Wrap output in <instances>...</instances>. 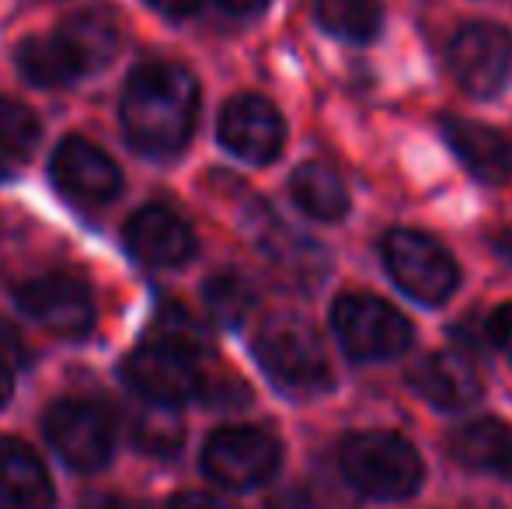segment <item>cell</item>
Instances as JSON below:
<instances>
[{
    "label": "cell",
    "instance_id": "5b68a950",
    "mask_svg": "<svg viewBox=\"0 0 512 509\" xmlns=\"http://www.w3.org/2000/svg\"><path fill=\"white\" fill-rule=\"evenodd\" d=\"M384 262L394 283L418 304H443L460 283L453 255L422 231H391L384 238Z\"/></svg>",
    "mask_w": 512,
    "mask_h": 509
},
{
    "label": "cell",
    "instance_id": "484cf974",
    "mask_svg": "<svg viewBox=\"0 0 512 509\" xmlns=\"http://www.w3.org/2000/svg\"><path fill=\"white\" fill-rule=\"evenodd\" d=\"M269 509H331V506L314 489H307V485H293V489L276 492Z\"/></svg>",
    "mask_w": 512,
    "mask_h": 509
},
{
    "label": "cell",
    "instance_id": "f546056e",
    "mask_svg": "<svg viewBox=\"0 0 512 509\" xmlns=\"http://www.w3.org/2000/svg\"><path fill=\"white\" fill-rule=\"evenodd\" d=\"M216 4L223 7V11L230 14H241V18H248V14H258L269 7V0H216Z\"/></svg>",
    "mask_w": 512,
    "mask_h": 509
},
{
    "label": "cell",
    "instance_id": "6da1fadb",
    "mask_svg": "<svg viewBox=\"0 0 512 509\" xmlns=\"http://www.w3.org/2000/svg\"><path fill=\"white\" fill-rule=\"evenodd\" d=\"M122 129L140 154L168 157L189 143L199 119V84L178 63H143L122 91Z\"/></svg>",
    "mask_w": 512,
    "mask_h": 509
},
{
    "label": "cell",
    "instance_id": "e0dca14e",
    "mask_svg": "<svg viewBox=\"0 0 512 509\" xmlns=\"http://www.w3.org/2000/svg\"><path fill=\"white\" fill-rule=\"evenodd\" d=\"M450 450L464 468L499 475L512 482V429L499 419H474L460 426Z\"/></svg>",
    "mask_w": 512,
    "mask_h": 509
},
{
    "label": "cell",
    "instance_id": "ffe728a7",
    "mask_svg": "<svg viewBox=\"0 0 512 509\" xmlns=\"http://www.w3.org/2000/svg\"><path fill=\"white\" fill-rule=\"evenodd\" d=\"M14 60H18L21 77L28 84H39V88H63V84H74L81 77V70L74 67V60H70V53L56 35L25 39Z\"/></svg>",
    "mask_w": 512,
    "mask_h": 509
},
{
    "label": "cell",
    "instance_id": "f1b7e54d",
    "mask_svg": "<svg viewBox=\"0 0 512 509\" xmlns=\"http://www.w3.org/2000/svg\"><path fill=\"white\" fill-rule=\"evenodd\" d=\"M147 4L168 14V18H189V14H196L203 7V0H147Z\"/></svg>",
    "mask_w": 512,
    "mask_h": 509
},
{
    "label": "cell",
    "instance_id": "4dcf8cb0",
    "mask_svg": "<svg viewBox=\"0 0 512 509\" xmlns=\"http://www.w3.org/2000/svg\"><path fill=\"white\" fill-rule=\"evenodd\" d=\"M495 252H499L512 265V227H509V231H502L499 238H495Z\"/></svg>",
    "mask_w": 512,
    "mask_h": 509
},
{
    "label": "cell",
    "instance_id": "277c9868",
    "mask_svg": "<svg viewBox=\"0 0 512 509\" xmlns=\"http://www.w3.org/2000/svg\"><path fill=\"white\" fill-rule=\"evenodd\" d=\"M331 328L352 360H391L405 353L415 339L405 314L370 293L338 297L331 307Z\"/></svg>",
    "mask_w": 512,
    "mask_h": 509
},
{
    "label": "cell",
    "instance_id": "8fae6325",
    "mask_svg": "<svg viewBox=\"0 0 512 509\" xmlns=\"http://www.w3.org/2000/svg\"><path fill=\"white\" fill-rule=\"evenodd\" d=\"M220 143L248 164H269L286 143L279 109L262 95H237L220 112Z\"/></svg>",
    "mask_w": 512,
    "mask_h": 509
},
{
    "label": "cell",
    "instance_id": "44dd1931",
    "mask_svg": "<svg viewBox=\"0 0 512 509\" xmlns=\"http://www.w3.org/2000/svg\"><path fill=\"white\" fill-rule=\"evenodd\" d=\"M129 433L140 450L154 457H168L182 447V419H178V405H161V401L140 398L129 415Z\"/></svg>",
    "mask_w": 512,
    "mask_h": 509
},
{
    "label": "cell",
    "instance_id": "ac0fdd59",
    "mask_svg": "<svg viewBox=\"0 0 512 509\" xmlns=\"http://www.w3.org/2000/svg\"><path fill=\"white\" fill-rule=\"evenodd\" d=\"M56 39L63 42V49L70 53L74 67L81 74H95L102 70L108 60L119 49V32H115V21L105 11H77L70 14L60 25Z\"/></svg>",
    "mask_w": 512,
    "mask_h": 509
},
{
    "label": "cell",
    "instance_id": "9c48e42d",
    "mask_svg": "<svg viewBox=\"0 0 512 509\" xmlns=\"http://www.w3.org/2000/svg\"><path fill=\"white\" fill-rule=\"evenodd\" d=\"M126 381L140 398L161 401V405H182V401L203 394V370L199 356L182 353L168 342H147L126 360Z\"/></svg>",
    "mask_w": 512,
    "mask_h": 509
},
{
    "label": "cell",
    "instance_id": "5bb4252c",
    "mask_svg": "<svg viewBox=\"0 0 512 509\" xmlns=\"http://www.w3.org/2000/svg\"><path fill=\"white\" fill-rule=\"evenodd\" d=\"M408 384L443 412H460L481 398V377L474 363L460 353H450V349L418 360L408 374Z\"/></svg>",
    "mask_w": 512,
    "mask_h": 509
},
{
    "label": "cell",
    "instance_id": "cb8c5ba5",
    "mask_svg": "<svg viewBox=\"0 0 512 509\" xmlns=\"http://www.w3.org/2000/svg\"><path fill=\"white\" fill-rule=\"evenodd\" d=\"M251 304H255V297H251L248 283L237 276H213L206 283V307L209 314H213L216 321H223V325H241L244 318H248Z\"/></svg>",
    "mask_w": 512,
    "mask_h": 509
},
{
    "label": "cell",
    "instance_id": "8992f818",
    "mask_svg": "<svg viewBox=\"0 0 512 509\" xmlns=\"http://www.w3.org/2000/svg\"><path fill=\"white\" fill-rule=\"evenodd\" d=\"M283 447L269 429L258 426H227L216 429L203 447V468L223 489H255L269 482L279 468Z\"/></svg>",
    "mask_w": 512,
    "mask_h": 509
},
{
    "label": "cell",
    "instance_id": "ba28073f",
    "mask_svg": "<svg viewBox=\"0 0 512 509\" xmlns=\"http://www.w3.org/2000/svg\"><path fill=\"white\" fill-rule=\"evenodd\" d=\"M18 304L35 325L63 339H84L95 328V297L77 276H39L18 290Z\"/></svg>",
    "mask_w": 512,
    "mask_h": 509
},
{
    "label": "cell",
    "instance_id": "7c38bea8",
    "mask_svg": "<svg viewBox=\"0 0 512 509\" xmlns=\"http://www.w3.org/2000/svg\"><path fill=\"white\" fill-rule=\"evenodd\" d=\"M53 178L81 203H108L122 192V175L102 147L84 136H67L53 154Z\"/></svg>",
    "mask_w": 512,
    "mask_h": 509
},
{
    "label": "cell",
    "instance_id": "603a6c76",
    "mask_svg": "<svg viewBox=\"0 0 512 509\" xmlns=\"http://www.w3.org/2000/svg\"><path fill=\"white\" fill-rule=\"evenodd\" d=\"M39 143V116L14 98H0V164H21Z\"/></svg>",
    "mask_w": 512,
    "mask_h": 509
},
{
    "label": "cell",
    "instance_id": "7a4b0ae2",
    "mask_svg": "<svg viewBox=\"0 0 512 509\" xmlns=\"http://www.w3.org/2000/svg\"><path fill=\"white\" fill-rule=\"evenodd\" d=\"M342 475L356 492L384 503H398L418 492L422 485V457L398 433H356L338 450Z\"/></svg>",
    "mask_w": 512,
    "mask_h": 509
},
{
    "label": "cell",
    "instance_id": "d4e9b609",
    "mask_svg": "<svg viewBox=\"0 0 512 509\" xmlns=\"http://www.w3.org/2000/svg\"><path fill=\"white\" fill-rule=\"evenodd\" d=\"M157 342H168V346L182 349V353H206V335L203 328L196 325V318H192L189 311H182V307H171V311H164L161 318H157Z\"/></svg>",
    "mask_w": 512,
    "mask_h": 509
},
{
    "label": "cell",
    "instance_id": "83f0119b",
    "mask_svg": "<svg viewBox=\"0 0 512 509\" xmlns=\"http://www.w3.org/2000/svg\"><path fill=\"white\" fill-rule=\"evenodd\" d=\"M168 509H234V506H227L223 499L209 496V492H182V496L171 499Z\"/></svg>",
    "mask_w": 512,
    "mask_h": 509
},
{
    "label": "cell",
    "instance_id": "2e32d148",
    "mask_svg": "<svg viewBox=\"0 0 512 509\" xmlns=\"http://www.w3.org/2000/svg\"><path fill=\"white\" fill-rule=\"evenodd\" d=\"M0 499L18 509H53V482L46 464L21 440H0Z\"/></svg>",
    "mask_w": 512,
    "mask_h": 509
},
{
    "label": "cell",
    "instance_id": "d6986e66",
    "mask_svg": "<svg viewBox=\"0 0 512 509\" xmlns=\"http://www.w3.org/2000/svg\"><path fill=\"white\" fill-rule=\"evenodd\" d=\"M293 203L314 220H342L349 213V192H345L342 178L324 164H300L290 178Z\"/></svg>",
    "mask_w": 512,
    "mask_h": 509
},
{
    "label": "cell",
    "instance_id": "1f68e13d",
    "mask_svg": "<svg viewBox=\"0 0 512 509\" xmlns=\"http://www.w3.org/2000/svg\"><path fill=\"white\" fill-rule=\"evenodd\" d=\"M7 398H11V370L0 363V408L7 405Z\"/></svg>",
    "mask_w": 512,
    "mask_h": 509
},
{
    "label": "cell",
    "instance_id": "4316f807",
    "mask_svg": "<svg viewBox=\"0 0 512 509\" xmlns=\"http://www.w3.org/2000/svg\"><path fill=\"white\" fill-rule=\"evenodd\" d=\"M488 342L499 346L502 353H509L512 349V300L499 304L492 314H488Z\"/></svg>",
    "mask_w": 512,
    "mask_h": 509
},
{
    "label": "cell",
    "instance_id": "836d02e7",
    "mask_svg": "<svg viewBox=\"0 0 512 509\" xmlns=\"http://www.w3.org/2000/svg\"><path fill=\"white\" fill-rule=\"evenodd\" d=\"M506 356H509V363H512V349H509V353H506Z\"/></svg>",
    "mask_w": 512,
    "mask_h": 509
},
{
    "label": "cell",
    "instance_id": "52a82bcc",
    "mask_svg": "<svg viewBox=\"0 0 512 509\" xmlns=\"http://www.w3.org/2000/svg\"><path fill=\"white\" fill-rule=\"evenodd\" d=\"M450 70L457 84L474 98H492L506 88L512 70V39L506 28L474 21L450 42Z\"/></svg>",
    "mask_w": 512,
    "mask_h": 509
},
{
    "label": "cell",
    "instance_id": "7402d4cb",
    "mask_svg": "<svg viewBox=\"0 0 512 509\" xmlns=\"http://www.w3.org/2000/svg\"><path fill=\"white\" fill-rule=\"evenodd\" d=\"M314 18L324 32L345 42L377 39L380 25H384V14H380L377 0H317Z\"/></svg>",
    "mask_w": 512,
    "mask_h": 509
},
{
    "label": "cell",
    "instance_id": "9a60e30c",
    "mask_svg": "<svg viewBox=\"0 0 512 509\" xmlns=\"http://www.w3.org/2000/svg\"><path fill=\"white\" fill-rule=\"evenodd\" d=\"M443 136L453 154H457V161L464 164L478 182L499 185L512 175V147L499 129L474 123V119L446 116Z\"/></svg>",
    "mask_w": 512,
    "mask_h": 509
},
{
    "label": "cell",
    "instance_id": "d6a6232c",
    "mask_svg": "<svg viewBox=\"0 0 512 509\" xmlns=\"http://www.w3.org/2000/svg\"><path fill=\"white\" fill-rule=\"evenodd\" d=\"M91 509H147L140 503H122V499H105V503H95Z\"/></svg>",
    "mask_w": 512,
    "mask_h": 509
},
{
    "label": "cell",
    "instance_id": "30bf717a",
    "mask_svg": "<svg viewBox=\"0 0 512 509\" xmlns=\"http://www.w3.org/2000/svg\"><path fill=\"white\" fill-rule=\"evenodd\" d=\"M46 436L56 454L77 471H98L112 457V422L91 401H56L46 415Z\"/></svg>",
    "mask_w": 512,
    "mask_h": 509
},
{
    "label": "cell",
    "instance_id": "4fadbf2b",
    "mask_svg": "<svg viewBox=\"0 0 512 509\" xmlns=\"http://www.w3.org/2000/svg\"><path fill=\"white\" fill-rule=\"evenodd\" d=\"M126 248L140 262L171 269V265L189 262L192 252H196V238H192V227L175 210H168V206H147V210L129 217Z\"/></svg>",
    "mask_w": 512,
    "mask_h": 509
},
{
    "label": "cell",
    "instance_id": "3957f363",
    "mask_svg": "<svg viewBox=\"0 0 512 509\" xmlns=\"http://www.w3.org/2000/svg\"><path fill=\"white\" fill-rule=\"evenodd\" d=\"M255 356L265 374L290 394H317L331 384L321 335L304 318L279 314L265 321L255 339Z\"/></svg>",
    "mask_w": 512,
    "mask_h": 509
}]
</instances>
